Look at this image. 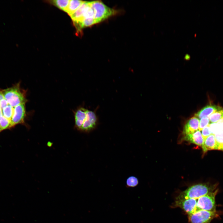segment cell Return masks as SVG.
<instances>
[{"label": "cell", "instance_id": "cell-1", "mask_svg": "<svg viewBox=\"0 0 223 223\" xmlns=\"http://www.w3.org/2000/svg\"><path fill=\"white\" fill-rule=\"evenodd\" d=\"M75 126L79 130L90 133L96 129L98 124L96 112L80 107L74 112Z\"/></svg>", "mask_w": 223, "mask_h": 223}, {"label": "cell", "instance_id": "cell-2", "mask_svg": "<svg viewBox=\"0 0 223 223\" xmlns=\"http://www.w3.org/2000/svg\"><path fill=\"white\" fill-rule=\"evenodd\" d=\"M217 184L210 183H201L195 184L189 187L182 192L176 199H197L209 193L214 191Z\"/></svg>", "mask_w": 223, "mask_h": 223}, {"label": "cell", "instance_id": "cell-3", "mask_svg": "<svg viewBox=\"0 0 223 223\" xmlns=\"http://www.w3.org/2000/svg\"><path fill=\"white\" fill-rule=\"evenodd\" d=\"M20 85L19 83L2 90L5 98L13 107L21 104L25 103L27 101L25 92L20 88Z\"/></svg>", "mask_w": 223, "mask_h": 223}, {"label": "cell", "instance_id": "cell-4", "mask_svg": "<svg viewBox=\"0 0 223 223\" xmlns=\"http://www.w3.org/2000/svg\"><path fill=\"white\" fill-rule=\"evenodd\" d=\"M94 13V18L96 23L100 22L116 13L115 10L110 8L100 1L90 2Z\"/></svg>", "mask_w": 223, "mask_h": 223}, {"label": "cell", "instance_id": "cell-5", "mask_svg": "<svg viewBox=\"0 0 223 223\" xmlns=\"http://www.w3.org/2000/svg\"><path fill=\"white\" fill-rule=\"evenodd\" d=\"M219 216V213L216 210H199L188 215V221L189 223H210L213 219Z\"/></svg>", "mask_w": 223, "mask_h": 223}, {"label": "cell", "instance_id": "cell-6", "mask_svg": "<svg viewBox=\"0 0 223 223\" xmlns=\"http://www.w3.org/2000/svg\"><path fill=\"white\" fill-rule=\"evenodd\" d=\"M218 190L209 193L198 199L197 202V210H203L208 211H216L215 197Z\"/></svg>", "mask_w": 223, "mask_h": 223}, {"label": "cell", "instance_id": "cell-7", "mask_svg": "<svg viewBox=\"0 0 223 223\" xmlns=\"http://www.w3.org/2000/svg\"><path fill=\"white\" fill-rule=\"evenodd\" d=\"M197 199H176L173 206L181 208L189 215L197 210Z\"/></svg>", "mask_w": 223, "mask_h": 223}, {"label": "cell", "instance_id": "cell-8", "mask_svg": "<svg viewBox=\"0 0 223 223\" xmlns=\"http://www.w3.org/2000/svg\"><path fill=\"white\" fill-rule=\"evenodd\" d=\"M25 103L19 105L14 108V113L11 120V127L24 122L26 116Z\"/></svg>", "mask_w": 223, "mask_h": 223}, {"label": "cell", "instance_id": "cell-9", "mask_svg": "<svg viewBox=\"0 0 223 223\" xmlns=\"http://www.w3.org/2000/svg\"><path fill=\"white\" fill-rule=\"evenodd\" d=\"M199 120L196 116L191 117L186 122L183 128V134L185 136L193 133L198 130Z\"/></svg>", "mask_w": 223, "mask_h": 223}, {"label": "cell", "instance_id": "cell-10", "mask_svg": "<svg viewBox=\"0 0 223 223\" xmlns=\"http://www.w3.org/2000/svg\"><path fill=\"white\" fill-rule=\"evenodd\" d=\"M222 108L214 105H208L195 114V116L199 119L204 117H209L212 113Z\"/></svg>", "mask_w": 223, "mask_h": 223}, {"label": "cell", "instance_id": "cell-11", "mask_svg": "<svg viewBox=\"0 0 223 223\" xmlns=\"http://www.w3.org/2000/svg\"><path fill=\"white\" fill-rule=\"evenodd\" d=\"M183 140L202 146L204 139L200 131L198 130L193 133L185 135Z\"/></svg>", "mask_w": 223, "mask_h": 223}, {"label": "cell", "instance_id": "cell-12", "mask_svg": "<svg viewBox=\"0 0 223 223\" xmlns=\"http://www.w3.org/2000/svg\"><path fill=\"white\" fill-rule=\"evenodd\" d=\"M202 147L204 154L209 150H217L215 135L211 134L204 139Z\"/></svg>", "mask_w": 223, "mask_h": 223}, {"label": "cell", "instance_id": "cell-13", "mask_svg": "<svg viewBox=\"0 0 223 223\" xmlns=\"http://www.w3.org/2000/svg\"><path fill=\"white\" fill-rule=\"evenodd\" d=\"M85 2L78 0H70L68 7L65 12L70 16L75 12Z\"/></svg>", "mask_w": 223, "mask_h": 223}, {"label": "cell", "instance_id": "cell-14", "mask_svg": "<svg viewBox=\"0 0 223 223\" xmlns=\"http://www.w3.org/2000/svg\"><path fill=\"white\" fill-rule=\"evenodd\" d=\"M70 1V0H55L49 1L50 3L65 12L68 7Z\"/></svg>", "mask_w": 223, "mask_h": 223}, {"label": "cell", "instance_id": "cell-15", "mask_svg": "<svg viewBox=\"0 0 223 223\" xmlns=\"http://www.w3.org/2000/svg\"><path fill=\"white\" fill-rule=\"evenodd\" d=\"M223 117V108L217 110L209 116L211 123L217 122L220 119Z\"/></svg>", "mask_w": 223, "mask_h": 223}, {"label": "cell", "instance_id": "cell-16", "mask_svg": "<svg viewBox=\"0 0 223 223\" xmlns=\"http://www.w3.org/2000/svg\"><path fill=\"white\" fill-rule=\"evenodd\" d=\"M14 108L8 104L2 110L3 116L10 121L13 115Z\"/></svg>", "mask_w": 223, "mask_h": 223}, {"label": "cell", "instance_id": "cell-17", "mask_svg": "<svg viewBox=\"0 0 223 223\" xmlns=\"http://www.w3.org/2000/svg\"><path fill=\"white\" fill-rule=\"evenodd\" d=\"M214 135L217 150L223 151V130L218 132Z\"/></svg>", "mask_w": 223, "mask_h": 223}, {"label": "cell", "instance_id": "cell-18", "mask_svg": "<svg viewBox=\"0 0 223 223\" xmlns=\"http://www.w3.org/2000/svg\"><path fill=\"white\" fill-rule=\"evenodd\" d=\"M11 127L10 120L3 116L0 122V132L4 129Z\"/></svg>", "mask_w": 223, "mask_h": 223}, {"label": "cell", "instance_id": "cell-19", "mask_svg": "<svg viewBox=\"0 0 223 223\" xmlns=\"http://www.w3.org/2000/svg\"><path fill=\"white\" fill-rule=\"evenodd\" d=\"M138 183V181L137 178L133 176L129 177L126 180V186L129 187H134L136 186Z\"/></svg>", "mask_w": 223, "mask_h": 223}, {"label": "cell", "instance_id": "cell-20", "mask_svg": "<svg viewBox=\"0 0 223 223\" xmlns=\"http://www.w3.org/2000/svg\"><path fill=\"white\" fill-rule=\"evenodd\" d=\"M210 120L209 117H204L201 119L199 122V129L201 131L206 126L210 124Z\"/></svg>", "mask_w": 223, "mask_h": 223}, {"label": "cell", "instance_id": "cell-21", "mask_svg": "<svg viewBox=\"0 0 223 223\" xmlns=\"http://www.w3.org/2000/svg\"><path fill=\"white\" fill-rule=\"evenodd\" d=\"M211 133L212 134H215L221 131L217 123H211L208 125Z\"/></svg>", "mask_w": 223, "mask_h": 223}, {"label": "cell", "instance_id": "cell-22", "mask_svg": "<svg viewBox=\"0 0 223 223\" xmlns=\"http://www.w3.org/2000/svg\"><path fill=\"white\" fill-rule=\"evenodd\" d=\"M201 133L204 139L206 138L211 134V133L208 125L202 129Z\"/></svg>", "mask_w": 223, "mask_h": 223}, {"label": "cell", "instance_id": "cell-23", "mask_svg": "<svg viewBox=\"0 0 223 223\" xmlns=\"http://www.w3.org/2000/svg\"><path fill=\"white\" fill-rule=\"evenodd\" d=\"M8 104L7 100L4 98L0 101V107L2 110Z\"/></svg>", "mask_w": 223, "mask_h": 223}, {"label": "cell", "instance_id": "cell-24", "mask_svg": "<svg viewBox=\"0 0 223 223\" xmlns=\"http://www.w3.org/2000/svg\"><path fill=\"white\" fill-rule=\"evenodd\" d=\"M221 131L223 130V117L220 119L216 122Z\"/></svg>", "mask_w": 223, "mask_h": 223}, {"label": "cell", "instance_id": "cell-25", "mask_svg": "<svg viewBox=\"0 0 223 223\" xmlns=\"http://www.w3.org/2000/svg\"><path fill=\"white\" fill-rule=\"evenodd\" d=\"M5 98L2 91L0 90V101Z\"/></svg>", "mask_w": 223, "mask_h": 223}, {"label": "cell", "instance_id": "cell-26", "mask_svg": "<svg viewBox=\"0 0 223 223\" xmlns=\"http://www.w3.org/2000/svg\"><path fill=\"white\" fill-rule=\"evenodd\" d=\"M190 56L189 54H186L185 56L184 59L187 60H189L190 59Z\"/></svg>", "mask_w": 223, "mask_h": 223}, {"label": "cell", "instance_id": "cell-27", "mask_svg": "<svg viewBox=\"0 0 223 223\" xmlns=\"http://www.w3.org/2000/svg\"><path fill=\"white\" fill-rule=\"evenodd\" d=\"M3 115L2 112V109L0 107V122L1 121V120L2 117Z\"/></svg>", "mask_w": 223, "mask_h": 223}]
</instances>
